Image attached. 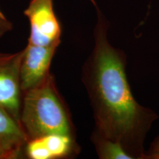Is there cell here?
Listing matches in <instances>:
<instances>
[{
    "label": "cell",
    "mask_w": 159,
    "mask_h": 159,
    "mask_svg": "<svg viewBox=\"0 0 159 159\" xmlns=\"http://www.w3.org/2000/svg\"><path fill=\"white\" fill-rule=\"evenodd\" d=\"M27 141L20 122L0 105V159L23 158Z\"/></svg>",
    "instance_id": "obj_7"
},
{
    "label": "cell",
    "mask_w": 159,
    "mask_h": 159,
    "mask_svg": "<svg viewBox=\"0 0 159 159\" xmlns=\"http://www.w3.org/2000/svg\"><path fill=\"white\" fill-rule=\"evenodd\" d=\"M94 47L82 67V82L94 120L93 132L120 145L131 159H144V141L158 115L137 102L126 75L127 56L110 43V24L95 0Z\"/></svg>",
    "instance_id": "obj_1"
},
{
    "label": "cell",
    "mask_w": 159,
    "mask_h": 159,
    "mask_svg": "<svg viewBox=\"0 0 159 159\" xmlns=\"http://www.w3.org/2000/svg\"><path fill=\"white\" fill-rule=\"evenodd\" d=\"M91 140L100 159H131L117 143L92 132Z\"/></svg>",
    "instance_id": "obj_8"
},
{
    "label": "cell",
    "mask_w": 159,
    "mask_h": 159,
    "mask_svg": "<svg viewBox=\"0 0 159 159\" xmlns=\"http://www.w3.org/2000/svg\"><path fill=\"white\" fill-rule=\"evenodd\" d=\"M80 151L77 139L51 134L27 140L24 148V156L30 159L70 158L77 156Z\"/></svg>",
    "instance_id": "obj_6"
},
{
    "label": "cell",
    "mask_w": 159,
    "mask_h": 159,
    "mask_svg": "<svg viewBox=\"0 0 159 159\" xmlns=\"http://www.w3.org/2000/svg\"><path fill=\"white\" fill-rule=\"evenodd\" d=\"M60 43L39 46L28 43L24 48L20 67V86L22 92L36 86L48 76Z\"/></svg>",
    "instance_id": "obj_5"
},
{
    "label": "cell",
    "mask_w": 159,
    "mask_h": 159,
    "mask_svg": "<svg viewBox=\"0 0 159 159\" xmlns=\"http://www.w3.org/2000/svg\"><path fill=\"white\" fill-rule=\"evenodd\" d=\"M24 49L14 53L0 52V105L19 122L22 91L20 67Z\"/></svg>",
    "instance_id": "obj_4"
},
{
    "label": "cell",
    "mask_w": 159,
    "mask_h": 159,
    "mask_svg": "<svg viewBox=\"0 0 159 159\" xmlns=\"http://www.w3.org/2000/svg\"><path fill=\"white\" fill-rule=\"evenodd\" d=\"M144 159H159V135L151 143L148 150L145 151Z\"/></svg>",
    "instance_id": "obj_9"
},
{
    "label": "cell",
    "mask_w": 159,
    "mask_h": 159,
    "mask_svg": "<svg viewBox=\"0 0 159 159\" xmlns=\"http://www.w3.org/2000/svg\"><path fill=\"white\" fill-rule=\"evenodd\" d=\"M13 24L0 10V38L13 30Z\"/></svg>",
    "instance_id": "obj_10"
},
{
    "label": "cell",
    "mask_w": 159,
    "mask_h": 159,
    "mask_svg": "<svg viewBox=\"0 0 159 159\" xmlns=\"http://www.w3.org/2000/svg\"><path fill=\"white\" fill-rule=\"evenodd\" d=\"M19 122L27 140L51 134L77 139L70 110L51 72L36 86L22 92Z\"/></svg>",
    "instance_id": "obj_2"
},
{
    "label": "cell",
    "mask_w": 159,
    "mask_h": 159,
    "mask_svg": "<svg viewBox=\"0 0 159 159\" xmlns=\"http://www.w3.org/2000/svg\"><path fill=\"white\" fill-rule=\"evenodd\" d=\"M24 14L30 27L29 43L47 46L61 43L62 28L55 14L53 0H30Z\"/></svg>",
    "instance_id": "obj_3"
}]
</instances>
